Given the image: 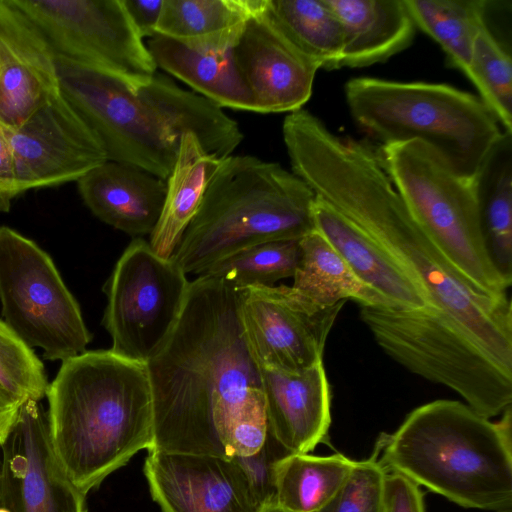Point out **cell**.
Here are the masks:
<instances>
[{"label":"cell","mask_w":512,"mask_h":512,"mask_svg":"<svg viewBox=\"0 0 512 512\" xmlns=\"http://www.w3.org/2000/svg\"><path fill=\"white\" fill-rule=\"evenodd\" d=\"M512 133L505 132L476 175L481 228L489 256L512 283Z\"/></svg>","instance_id":"obj_27"},{"label":"cell","mask_w":512,"mask_h":512,"mask_svg":"<svg viewBox=\"0 0 512 512\" xmlns=\"http://www.w3.org/2000/svg\"><path fill=\"white\" fill-rule=\"evenodd\" d=\"M416 27L443 49L448 62L466 76L476 35L486 23L485 0H404Z\"/></svg>","instance_id":"obj_30"},{"label":"cell","mask_w":512,"mask_h":512,"mask_svg":"<svg viewBox=\"0 0 512 512\" xmlns=\"http://www.w3.org/2000/svg\"><path fill=\"white\" fill-rule=\"evenodd\" d=\"M387 473L374 449L370 458L354 461L343 485L317 512H384Z\"/></svg>","instance_id":"obj_34"},{"label":"cell","mask_w":512,"mask_h":512,"mask_svg":"<svg viewBox=\"0 0 512 512\" xmlns=\"http://www.w3.org/2000/svg\"><path fill=\"white\" fill-rule=\"evenodd\" d=\"M314 192L280 164L250 155L220 161L200 208L172 255L185 274L263 242L301 239L313 230Z\"/></svg>","instance_id":"obj_5"},{"label":"cell","mask_w":512,"mask_h":512,"mask_svg":"<svg viewBox=\"0 0 512 512\" xmlns=\"http://www.w3.org/2000/svg\"><path fill=\"white\" fill-rule=\"evenodd\" d=\"M23 402L0 385V448L7 441L19 417Z\"/></svg>","instance_id":"obj_39"},{"label":"cell","mask_w":512,"mask_h":512,"mask_svg":"<svg viewBox=\"0 0 512 512\" xmlns=\"http://www.w3.org/2000/svg\"><path fill=\"white\" fill-rule=\"evenodd\" d=\"M268 431L289 453H309L331 424V388L323 362L297 373L260 367Z\"/></svg>","instance_id":"obj_18"},{"label":"cell","mask_w":512,"mask_h":512,"mask_svg":"<svg viewBox=\"0 0 512 512\" xmlns=\"http://www.w3.org/2000/svg\"><path fill=\"white\" fill-rule=\"evenodd\" d=\"M79 194L101 221L132 236L151 235L165 202L166 181L107 160L77 181Z\"/></svg>","instance_id":"obj_19"},{"label":"cell","mask_w":512,"mask_h":512,"mask_svg":"<svg viewBox=\"0 0 512 512\" xmlns=\"http://www.w3.org/2000/svg\"><path fill=\"white\" fill-rule=\"evenodd\" d=\"M59 93L52 48L12 0H0V122L16 128Z\"/></svg>","instance_id":"obj_17"},{"label":"cell","mask_w":512,"mask_h":512,"mask_svg":"<svg viewBox=\"0 0 512 512\" xmlns=\"http://www.w3.org/2000/svg\"><path fill=\"white\" fill-rule=\"evenodd\" d=\"M374 449L387 472L459 506L511 512V406L493 422L460 401L435 400L382 433Z\"/></svg>","instance_id":"obj_4"},{"label":"cell","mask_w":512,"mask_h":512,"mask_svg":"<svg viewBox=\"0 0 512 512\" xmlns=\"http://www.w3.org/2000/svg\"><path fill=\"white\" fill-rule=\"evenodd\" d=\"M467 77L503 130L512 133L511 57L486 23L476 35Z\"/></svg>","instance_id":"obj_32"},{"label":"cell","mask_w":512,"mask_h":512,"mask_svg":"<svg viewBox=\"0 0 512 512\" xmlns=\"http://www.w3.org/2000/svg\"><path fill=\"white\" fill-rule=\"evenodd\" d=\"M262 0H164L156 35L188 47L227 51Z\"/></svg>","instance_id":"obj_25"},{"label":"cell","mask_w":512,"mask_h":512,"mask_svg":"<svg viewBox=\"0 0 512 512\" xmlns=\"http://www.w3.org/2000/svg\"><path fill=\"white\" fill-rule=\"evenodd\" d=\"M55 55L93 64L137 87L157 66L122 0H12Z\"/></svg>","instance_id":"obj_11"},{"label":"cell","mask_w":512,"mask_h":512,"mask_svg":"<svg viewBox=\"0 0 512 512\" xmlns=\"http://www.w3.org/2000/svg\"><path fill=\"white\" fill-rule=\"evenodd\" d=\"M343 31L341 67L381 63L407 48L415 24L404 0H327Z\"/></svg>","instance_id":"obj_21"},{"label":"cell","mask_w":512,"mask_h":512,"mask_svg":"<svg viewBox=\"0 0 512 512\" xmlns=\"http://www.w3.org/2000/svg\"><path fill=\"white\" fill-rule=\"evenodd\" d=\"M288 454L290 453L268 431L266 441L258 452L246 457H233L244 470L262 506L276 502L275 465Z\"/></svg>","instance_id":"obj_35"},{"label":"cell","mask_w":512,"mask_h":512,"mask_svg":"<svg viewBox=\"0 0 512 512\" xmlns=\"http://www.w3.org/2000/svg\"><path fill=\"white\" fill-rule=\"evenodd\" d=\"M266 7L282 33L318 69L341 68L343 31L327 0H267Z\"/></svg>","instance_id":"obj_29"},{"label":"cell","mask_w":512,"mask_h":512,"mask_svg":"<svg viewBox=\"0 0 512 512\" xmlns=\"http://www.w3.org/2000/svg\"><path fill=\"white\" fill-rule=\"evenodd\" d=\"M266 3L248 18L232 53L256 113H291L309 100L318 67L282 33Z\"/></svg>","instance_id":"obj_16"},{"label":"cell","mask_w":512,"mask_h":512,"mask_svg":"<svg viewBox=\"0 0 512 512\" xmlns=\"http://www.w3.org/2000/svg\"><path fill=\"white\" fill-rule=\"evenodd\" d=\"M136 90L175 136L193 134L205 152L217 159L231 156L244 138L238 123L221 107L180 88L166 75L156 72Z\"/></svg>","instance_id":"obj_22"},{"label":"cell","mask_w":512,"mask_h":512,"mask_svg":"<svg viewBox=\"0 0 512 512\" xmlns=\"http://www.w3.org/2000/svg\"><path fill=\"white\" fill-rule=\"evenodd\" d=\"M239 291L244 336L259 367L297 373L322 362L327 337L345 301L320 305L286 285Z\"/></svg>","instance_id":"obj_12"},{"label":"cell","mask_w":512,"mask_h":512,"mask_svg":"<svg viewBox=\"0 0 512 512\" xmlns=\"http://www.w3.org/2000/svg\"><path fill=\"white\" fill-rule=\"evenodd\" d=\"M259 512H290L281 506H279L276 502L265 504L261 507Z\"/></svg>","instance_id":"obj_40"},{"label":"cell","mask_w":512,"mask_h":512,"mask_svg":"<svg viewBox=\"0 0 512 512\" xmlns=\"http://www.w3.org/2000/svg\"><path fill=\"white\" fill-rule=\"evenodd\" d=\"M315 229L333 246L354 274L401 310H423L421 290L393 258L357 225L316 197Z\"/></svg>","instance_id":"obj_20"},{"label":"cell","mask_w":512,"mask_h":512,"mask_svg":"<svg viewBox=\"0 0 512 512\" xmlns=\"http://www.w3.org/2000/svg\"><path fill=\"white\" fill-rule=\"evenodd\" d=\"M315 196L367 233L425 298L423 310L360 307L376 343L410 372L467 393L512 376V303L473 288L420 230L379 151L331 137L304 162Z\"/></svg>","instance_id":"obj_1"},{"label":"cell","mask_w":512,"mask_h":512,"mask_svg":"<svg viewBox=\"0 0 512 512\" xmlns=\"http://www.w3.org/2000/svg\"><path fill=\"white\" fill-rule=\"evenodd\" d=\"M354 460L342 454L290 453L275 465V500L290 512H317L343 485Z\"/></svg>","instance_id":"obj_28"},{"label":"cell","mask_w":512,"mask_h":512,"mask_svg":"<svg viewBox=\"0 0 512 512\" xmlns=\"http://www.w3.org/2000/svg\"><path fill=\"white\" fill-rule=\"evenodd\" d=\"M0 497L11 512H87L86 495L66 477L52 450L47 411L28 400L0 448Z\"/></svg>","instance_id":"obj_14"},{"label":"cell","mask_w":512,"mask_h":512,"mask_svg":"<svg viewBox=\"0 0 512 512\" xmlns=\"http://www.w3.org/2000/svg\"><path fill=\"white\" fill-rule=\"evenodd\" d=\"M154 63L219 107L256 112L254 99L232 49L208 51L188 47L161 35L146 44Z\"/></svg>","instance_id":"obj_23"},{"label":"cell","mask_w":512,"mask_h":512,"mask_svg":"<svg viewBox=\"0 0 512 512\" xmlns=\"http://www.w3.org/2000/svg\"><path fill=\"white\" fill-rule=\"evenodd\" d=\"M46 397L52 450L84 495L139 451L153 447L146 364L111 350L85 351L62 361Z\"/></svg>","instance_id":"obj_3"},{"label":"cell","mask_w":512,"mask_h":512,"mask_svg":"<svg viewBox=\"0 0 512 512\" xmlns=\"http://www.w3.org/2000/svg\"><path fill=\"white\" fill-rule=\"evenodd\" d=\"M382 163L413 220L477 291L506 297L511 283L494 266L483 238L476 177L463 176L417 141L381 146Z\"/></svg>","instance_id":"obj_7"},{"label":"cell","mask_w":512,"mask_h":512,"mask_svg":"<svg viewBox=\"0 0 512 512\" xmlns=\"http://www.w3.org/2000/svg\"><path fill=\"white\" fill-rule=\"evenodd\" d=\"M59 91L101 141L108 160L167 180L178 153L175 136L136 87L90 63L55 55Z\"/></svg>","instance_id":"obj_8"},{"label":"cell","mask_w":512,"mask_h":512,"mask_svg":"<svg viewBox=\"0 0 512 512\" xmlns=\"http://www.w3.org/2000/svg\"><path fill=\"white\" fill-rule=\"evenodd\" d=\"M144 475L161 512H259L235 458L148 451Z\"/></svg>","instance_id":"obj_15"},{"label":"cell","mask_w":512,"mask_h":512,"mask_svg":"<svg viewBox=\"0 0 512 512\" xmlns=\"http://www.w3.org/2000/svg\"><path fill=\"white\" fill-rule=\"evenodd\" d=\"M221 160L207 154L193 134L181 136L175 163L166 180L162 213L149 240L159 257H172Z\"/></svg>","instance_id":"obj_24"},{"label":"cell","mask_w":512,"mask_h":512,"mask_svg":"<svg viewBox=\"0 0 512 512\" xmlns=\"http://www.w3.org/2000/svg\"><path fill=\"white\" fill-rule=\"evenodd\" d=\"M344 91L355 123L381 146L420 141L466 177L505 134L480 98L447 84L356 77Z\"/></svg>","instance_id":"obj_6"},{"label":"cell","mask_w":512,"mask_h":512,"mask_svg":"<svg viewBox=\"0 0 512 512\" xmlns=\"http://www.w3.org/2000/svg\"><path fill=\"white\" fill-rule=\"evenodd\" d=\"M240 291L202 274L180 317L146 363L153 403L150 451L229 458L233 428L266 414L260 367L246 342Z\"/></svg>","instance_id":"obj_2"},{"label":"cell","mask_w":512,"mask_h":512,"mask_svg":"<svg viewBox=\"0 0 512 512\" xmlns=\"http://www.w3.org/2000/svg\"><path fill=\"white\" fill-rule=\"evenodd\" d=\"M0 512H11L8 508L4 507V506H1L0 507Z\"/></svg>","instance_id":"obj_41"},{"label":"cell","mask_w":512,"mask_h":512,"mask_svg":"<svg viewBox=\"0 0 512 512\" xmlns=\"http://www.w3.org/2000/svg\"><path fill=\"white\" fill-rule=\"evenodd\" d=\"M0 385L21 402H40L49 382L42 361L22 338L0 319Z\"/></svg>","instance_id":"obj_33"},{"label":"cell","mask_w":512,"mask_h":512,"mask_svg":"<svg viewBox=\"0 0 512 512\" xmlns=\"http://www.w3.org/2000/svg\"><path fill=\"white\" fill-rule=\"evenodd\" d=\"M7 134L20 195L78 181L108 160L99 138L61 93Z\"/></svg>","instance_id":"obj_13"},{"label":"cell","mask_w":512,"mask_h":512,"mask_svg":"<svg viewBox=\"0 0 512 512\" xmlns=\"http://www.w3.org/2000/svg\"><path fill=\"white\" fill-rule=\"evenodd\" d=\"M189 283L172 258L159 257L149 242L135 238L105 284L102 324L112 339L110 350L146 364L175 327Z\"/></svg>","instance_id":"obj_10"},{"label":"cell","mask_w":512,"mask_h":512,"mask_svg":"<svg viewBox=\"0 0 512 512\" xmlns=\"http://www.w3.org/2000/svg\"><path fill=\"white\" fill-rule=\"evenodd\" d=\"M384 512H426L421 486L399 473H387Z\"/></svg>","instance_id":"obj_36"},{"label":"cell","mask_w":512,"mask_h":512,"mask_svg":"<svg viewBox=\"0 0 512 512\" xmlns=\"http://www.w3.org/2000/svg\"><path fill=\"white\" fill-rule=\"evenodd\" d=\"M299 242L286 239L252 245L225 257L203 274L220 278L238 290L274 286L279 280L293 278L300 259Z\"/></svg>","instance_id":"obj_31"},{"label":"cell","mask_w":512,"mask_h":512,"mask_svg":"<svg viewBox=\"0 0 512 512\" xmlns=\"http://www.w3.org/2000/svg\"><path fill=\"white\" fill-rule=\"evenodd\" d=\"M139 35L152 38L160 19L164 0H122Z\"/></svg>","instance_id":"obj_38"},{"label":"cell","mask_w":512,"mask_h":512,"mask_svg":"<svg viewBox=\"0 0 512 512\" xmlns=\"http://www.w3.org/2000/svg\"><path fill=\"white\" fill-rule=\"evenodd\" d=\"M19 195L14 156L7 128L0 122V211L8 212L12 200Z\"/></svg>","instance_id":"obj_37"},{"label":"cell","mask_w":512,"mask_h":512,"mask_svg":"<svg viewBox=\"0 0 512 512\" xmlns=\"http://www.w3.org/2000/svg\"><path fill=\"white\" fill-rule=\"evenodd\" d=\"M299 243L300 259L293 276L294 289L324 306L350 299L360 306L397 309L362 282L316 229L301 238Z\"/></svg>","instance_id":"obj_26"},{"label":"cell","mask_w":512,"mask_h":512,"mask_svg":"<svg viewBox=\"0 0 512 512\" xmlns=\"http://www.w3.org/2000/svg\"><path fill=\"white\" fill-rule=\"evenodd\" d=\"M0 302L4 321L43 358L64 361L92 336L52 258L33 240L0 226Z\"/></svg>","instance_id":"obj_9"}]
</instances>
